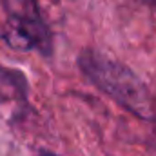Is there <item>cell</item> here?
Segmentation results:
<instances>
[{
  "mask_svg": "<svg viewBox=\"0 0 156 156\" xmlns=\"http://www.w3.org/2000/svg\"><path fill=\"white\" fill-rule=\"evenodd\" d=\"M78 66L83 76L104 94L113 98L118 105L138 118L151 116L149 93L129 67L93 49H83L80 53Z\"/></svg>",
  "mask_w": 156,
  "mask_h": 156,
  "instance_id": "obj_1",
  "label": "cell"
},
{
  "mask_svg": "<svg viewBox=\"0 0 156 156\" xmlns=\"http://www.w3.org/2000/svg\"><path fill=\"white\" fill-rule=\"evenodd\" d=\"M5 24L2 38L18 51H38L42 56L53 55V33L44 22L38 0H2Z\"/></svg>",
  "mask_w": 156,
  "mask_h": 156,
  "instance_id": "obj_2",
  "label": "cell"
},
{
  "mask_svg": "<svg viewBox=\"0 0 156 156\" xmlns=\"http://www.w3.org/2000/svg\"><path fill=\"white\" fill-rule=\"evenodd\" d=\"M37 156H60V154H56L53 151H47V149H40L38 153H37Z\"/></svg>",
  "mask_w": 156,
  "mask_h": 156,
  "instance_id": "obj_3",
  "label": "cell"
},
{
  "mask_svg": "<svg viewBox=\"0 0 156 156\" xmlns=\"http://www.w3.org/2000/svg\"><path fill=\"white\" fill-rule=\"evenodd\" d=\"M138 2H142L144 5H149V7L156 9V0H138Z\"/></svg>",
  "mask_w": 156,
  "mask_h": 156,
  "instance_id": "obj_4",
  "label": "cell"
}]
</instances>
